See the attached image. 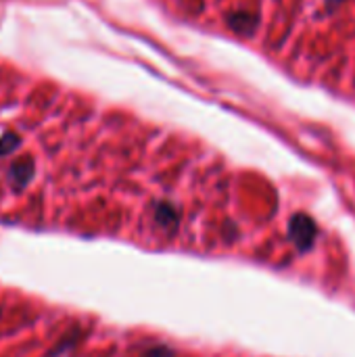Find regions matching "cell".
<instances>
[{"instance_id": "1", "label": "cell", "mask_w": 355, "mask_h": 357, "mask_svg": "<svg viewBox=\"0 0 355 357\" xmlns=\"http://www.w3.org/2000/svg\"><path fill=\"white\" fill-rule=\"evenodd\" d=\"M228 23H230V27L236 33L251 36L257 29V25H259V17L253 15V13H247V10H239V13H232L228 17Z\"/></svg>"}, {"instance_id": "2", "label": "cell", "mask_w": 355, "mask_h": 357, "mask_svg": "<svg viewBox=\"0 0 355 357\" xmlns=\"http://www.w3.org/2000/svg\"><path fill=\"white\" fill-rule=\"evenodd\" d=\"M324 4H326V10L333 15V13H337L345 4V0H324Z\"/></svg>"}]
</instances>
